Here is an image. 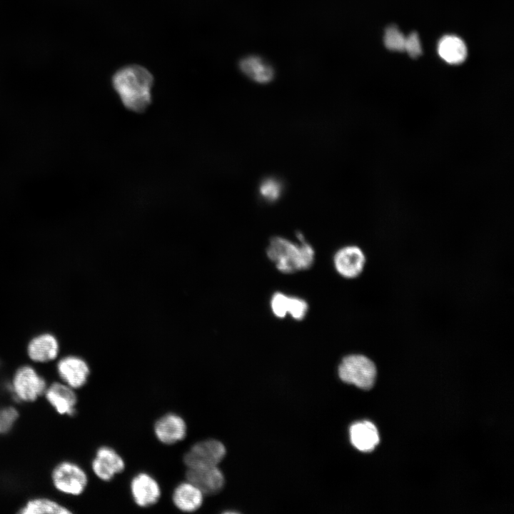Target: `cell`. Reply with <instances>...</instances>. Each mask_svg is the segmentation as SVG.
<instances>
[{
	"label": "cell",
	"mask_w": 514,
	"mask_h": 514,
	"mask_svg": "<svg viewBox=\"0 0 514 514\" xmlns=\"http://www.w3.org/2000/svg\"><path fill=\"white\" fill-rule=\"evenodd\" d=\"M59 353V344L51 334H43L33 338L28 346L29 358L38 363L54 360Z\"/></svg>",
	"instance_id": "cell-17"
},
{
	"label": "cell",
	"mask_w": 514,
	"mask_h": 514,
	"mask_svg": "<svg viewBox=\"0 0 514 514\" xmlns=\"http://www.w3.org/2000/svg\"><path fill=\"white\" fill-rule=\"evenodd\" d=\"M404 51H406L412 58H416L421 55V44L416 32H411L405 36Z\"/></svg>",
	"instance_id": "cell-24"
},
{
	"label": "cell",
	"mask_w": 514,
	"mask_h": 514,
	"mask_svg": "<svg viewBox=\"0 0 514 514\" xmlns=\"http://www.w3.org/2000/svg\"><path fill=\"white\" fill-rule=\"evenodd\" d=\"M366 262V256L357 246H346L339 249L333 257L337 272L343 278H356L363 272Z\"/></svg>",
	"instance_id": "cell-7"
},
{
	"label": "cell",
	"mask_w": 514,
	"mask_h": 514,
	"mask_svg": "<svg viewBox=\"0 0 514 514\" xmlns=\"http://www.w3.org/2000/svg\"><path fill=\"white\" fill-rule=\"evenodd\" d=\"M57 372L64 383L76 389L86 384L90 370L88 364L83 359L69 356L59 361Z\"/></svg>",
	"instance_id": "cell-9"
},
{
	"label": "cell",
	"mask_w": 514,
	"mask_h": 514,
	"mask_svg": "<svg viewBox=\"0 0 514 514\" xmlns=\"http://www.w3.org/2000/svg\"><path fill=\"white\" fill-rule=\"evenodd\" d=\"M376 374L375 363L361 354L344 357L338 366V376L343 381L363 389H369L373 386Z\"/></svg>",
	"instance_id": "cell-3"
},
{
	"label": "cell",
	"mask_w": 514,
	"mask_h": 514,
	"mask_svg": "<svg viewBox=\"0 0 514 514\" xmlns=\"http://www.w3.org/2000/svg\"><path fill=\"white\" fill-rule=\"evenodd\" d=\"M154 432L159 441L171 445L182 440L187 432L184 420L174 413L161 417L155 423Z\"/></svg>",
	"instance_id": "cell-13"
},
{
	"label": "cell",
	"mask_w": 514,
	"mask_h": 514,
	"mask_svg": "<svg viewBox=\"0 0 514 514\" xmlns=\"http://www.w3.org/2000/svg\"><path fill=\"white\" fill-rule=\"evenodd\" d=\"M18 410L12 406L0 408V434L7 433L18 418Z\"/></svg>",
	"instance_id": "cell-23"
},
{
	"label": "cell",
	"mask_w": 514,
	"mask_h": 514,
	"mask_svg": "<svg viewBox=\"0 0 514 514\" xmlns=\"http://www.w3.org/2000/svg\"><path fill=\"white\" fill-rule=\"evenodd\" d=\"M187 480L197 486L203 494H214L220 491L224 484V477L217 466L188 468Z\"/></svg>",
	"instance_id": "cell-10"
},
{
	"label": "cell",
	"mask_w": 514,
	"mask_h": 514,
	"mask_svg": "<svg viewBox=\"0 0 514 514\" xmlns=\"http://www.w3.org/2000/svg\"><path fill=\"white\" fill-rule=\"evenodd\" d=\"M349 432L353 445L360 451H371L379 443L377 428L371 422L355 423L351 426Z\"/></svg>",
	"instance_id": "cell-15"
},
{
	"label": "cell",
	"mask_w": 514,
	"mask_h": 514,
	"mask_svg": "<svg viewBox=\"0 0 514 514\" xmlns=\"http://www.w3.org/2000/svg\"><path fill=\"white\" fill-rule=\"evenodd\" d=\"M405 36L394 25L388 26L385 31L384 44L390 51H404Z\"/></svg>",
	"instance_id": "cell-21"
},
{
	"label": "cell",
	"mask_w": 514,
	"mask_h": 514,
	"mask_svg": "<svg viewBox=\"0 0 514 514\" xmlns=\"http://www.w3.org/2000/svg\"><path fill=\"white\" fill-rule=\"evenodd\" d=\"M172 499L178 509L183 512H193L202 505L203 493L194 484L187 481L176 486Z\"/></svg>",
	"instance_id": "cell-16"
},
{
	"label": "cell",
	"mask_w": 514,
	"mask_h": 514,
	"mask_svg": "<svg viewBox=\"0 0 514 514\" xmlns=\"http://www.w3.org/2000/svg\"><path fill=\"white\" fill-rule=\"evenodd\" d=\"M282 188V184L278 179L268 178L261 183L259 191L264 200L273 202L279 198Z\"/></svg>",
	"instance_id": "cell-22"
},
{
	"label": "cell",
	"mask_w": 514,
	"mask_h": 514,
	"mask_svg": "<svg viewBox=\"0 0 514 514\" xmlns=\"http://www.w3.org/2000/svg\"><path fill=\"white\" fill-rule=\"evenodd\" d=\"M51 479L59 491L71 495H80L85 490L88 481L85 471L70 461L59 463L52 471Z\"/></svg>",
	"instance_id": "cell-5"
},
{
	"label": "cell",
	"mask_w": 514,
	"mask_h": 514,
	"mask_svg": "<svg viewBox=\"0 0 514 514\" xmlns=\"http://www.w3.org/2000/svg\"><path fill=\"white\" fill-rule=\"evenodd\" d=\"M18 513L21 514H69L71 512L54 500L39 498L29 500Z\"/></svg>",
	"instance_id": "cell-20"
},
{
	"label": "cell",
	"mask_w": 514,
	"mask_h": 514,
	"mask_svg": "<svg viewBox=\"0 0 514 514\" xmlns=\"http://www.w3.org/2000/svg\"><path fill=\"white\" fill-rule=\"evenodd\" d=\"M46 388L45 379L29 366L18 368L10 383L14 398L27 403L36 400L44 393Z\"/></svg>",
	"instance_id": "cell-4"
},
{
	"label": "cell",
	"mask_w": 514,
	"mask_h": 514,
	"mask_svg": "<svg viewBox=\"0 0 514 514\" xmlns=\"http://www.w3.org/2000/svg\"><path fill=\"white\" fill-rule=\"evenodd\" d=\"M50 405L61 415H73L77 402L74 389L64 383L54 382L44 392Z\"/></svg>",
	"instance_id": "cell-12"
},
{
	"label": "cell",
	"mask_w": 514,
	"mask_h": 514,
	"mask_svg": "<svg viewBox=\"0 0 514 514\" xmlns=\"http://www.w3.org/2000/svg\"><path fill=\"white\" fill-rule=\"evenodd\" d=\"M239 66L244 74L257 83L266 84L273 78L272 67L258 56H247L241 60Z\"/></svg>",
	"instance_id": "cell-19"
},
{
	"label": "cell",
	"mask_w": 514,
	"mask_h": 514,
	"mask_svg": "<svg viewBox=\"0 0 514 514\" xmlns=\"http://www.w3.org/2000/svg\"><path fill=\"white\" fill-rule=\"evenodd\" d=\"M300 243H295L282 237H274L269 243L266 253L278 271L283 273L309 268L313 263L315 253L313 247L305 241L302 233H298Z\"/></svg>",
	"instance_id": "cell-2"
},
{
	"label": "cell",
	"mask_w": 514,
	"mask_h": 514,
	"mask_svg": "<svg viewBox=\"0 0 514 514\" xmlns=\"http://www.w3.org/2000/svg\"><path fill=\"white\" fill-rule=\"evenodd\" d=\"M152 74L136 64L119 69L112 77V85L124 106L133 111L142 112L151 102Z\"/></svg>",
	"instance_id": "cell-1"
},
{
	"label": "cell",
	"mask_w": 514,
	"mask_h": 514,
	"mask_svg": "<svg viewBox=\"0 0 514 514\" xmlns=\"http://www.w3.org/2000/svg\"><path fill=\"white\" fill-rule=\"evenodd\" d=\"M226 453V448L220 441L205 440L194 444L185 454L183 461L188 468L217 466Z\"/></svg>",
	"instance_id": "cell-6"
},
{
	"label": "cell",
	"mask_w": 514,
	"mask_h": 514,
	"mask_svg": "<svg viewBox=\"0 0 514 514\" xmlns=\"http://www.w3.org/2000/svg\"><path fill=\"white\" fill-rule=\"evenodd\" d=\"M273 313L278 318H284L289 313L295 320L301 321L307 314V302L298 297L288 296L283 293H275L271 300Z\"/></svg>",
	"instance_id": "cell-14"
},
{
	"label": "cell",
	"mask_w": 514,
	"mask_h": 514,
	"mask_svg": "<svg viewBox=\"0 0 514 514\" xmlns=\"http://www.w3.org/2000/svg\"><path fill=\"white\" fill-rule=\"evenodd\" d=\"M91 467L99 478L109 481L116 474L124 470L125 463L116 450L108 446H102L97 450Z\"/></svg>",
	"instance_id": "cell-8"
},
{
	"label": "cell",
	"mask_w": 514,
	"mask_h": 514,
	"mask_svg": "<svg viewBox=\"0 0 514 514\" xmlns=\"http://www.w3.org/2000/svg\"><path fill=\"white\" fill-rule=\"evenodd\" d=\"M131 491L134 502L140 507L154 505L160 498L161 489L158 482L149 474L141 473L131 480Z\"/></svg>",
	"instance_id": "cell-11"
},
{
	"label": "cell",
	"mask_w": 514,
	"mask_h": 514,
	"mask_svg": "<svg viewBox=\"0 0 514 514\" xmlns=\"http://www.w3.org/2000/svg\"><path fill=\"white\" fill-rule=\"evenodd\" d=\"M437 50L440 57L450 64L463 63L468 55L465 44L455 35L443 36L438 41Z\"/></svg>",
	"instance_id": "cell-18"
}]
</instances>
